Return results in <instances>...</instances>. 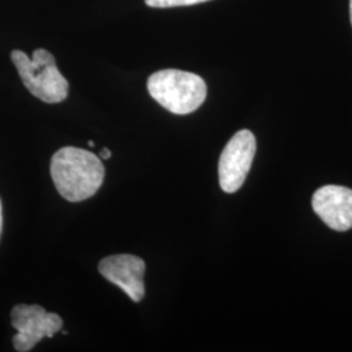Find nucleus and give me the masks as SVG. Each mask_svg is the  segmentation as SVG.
<instances>
[{"label":"nucleus","instance_id":"f257e3e1","mask_svg":"<svg viewBox=\"0 0 352 352\" xmlns=\"http://www.w3.org/2000/svg\"><path fill=\"white\" fill-rule=\"evenodd\" d=\"M50 173L59 195L67 201L80 202L101 188L104 166L91 151L65 146L52 155Z\"/></svg>","mask_w":352,"mask_h":352},{"label":"nucleus","instance_id":"f03ea898","mask_svg":"<svg viewBox=\"0 0 352 352\" xmlns=\"http://www.w3.org/2000/svg\"><path fill=\"white\" fill-rule=\"evenodd\" d=\"M148 90L153 100L176 115L196 111L206 100V84L201 77L179 69L158 71L149 77Z\"/></svg>","mask_w":352,"mask_h":352},{"label":"nucleus","instance_id":"7ed1b4c3","mask_svg":"<svg viewBox=\"0 0 352 352\" xmlns=\"http://www.w3.org/2000/svg\"><path fill=\"white\" fill-rule=\"evenodd\" d=\"M11 58L25 88L36 98L46 103H59L68 97L69 84L58 69L51 52L38 49L30 59L25 52L14 50Z\"/></svg>","mask_w":352,"mask_h":352},{"label":"nucleus","instance_id":"20e7f679","mask_svg":"<svg viewBox=\"0 0 352 352\" xmlns=\"http://www.w3.org/2000/svg\"><path fill=\"white\" fill-rule=\"evenodd\" d=\"M11 321L16 330L13 346L19 352L30 351L39 340L52 338L63 327L60 316L49 314L37 304H19L13 307Z\"/></svg>","mask_w":352,"mask_h":352},{"label":"nucleus","instance_id":"39448f33","mask_svg":"<svg viewBox=\"0 0 352 352\" xmlns=\"http://www.w3.org/2000/svg\"><path fill=\"white\" fill-rule=\"evenodd\" d=\"M256 154V139L251 131L241 129L227 142L218 164L221 188L234 193L241 188Z\"/></svg>","mask_w":352,"mask_h":352},{"label":"nucleus","instance_id":"423d86ee","mask_svg":"<svg viewBox=\"0 0 352 352\" xmlns=\"http://www.w3.org/2000/svg\"><path fill=\"white\" fill-rule=\"evenodd\" d=\"M98 270L109 282L123 289L135 302L144 299L145 263L133 254H113L104 257L98 264Z\"/></svg>","mask_w":352,"mask_h":352},{"label":"nucleus","instance_id":"0eeeda50","mask_svg":"<svg viewBox=\"0 0 352 352\" xmlns=\"http://www.w3.org/2000/svg\"><path fill=\"white\" fill-rule=\"evenodd\" d=\"M316 214L336 231L352 228V189L325 186L317 189L312 199Z\"/></svg>","mask_w":352,"mask_h":352},{"label":"nucleus","instance_id":"6e6552de","mask_svg":"<svg viewBox=\"0 0 352 352\" xmlns=\"http://www.w3.org/2000/svg\"><path fill=\"white\" fill-rule=\"evenodd\" d=\"M209 0H145L146 6L153 8H170V7H184L193 6L199 3H205Z\"/></svg>","mask_w":352,"mask_h":352},{"label":"nucleus","instance_id":"1a4fd4ad","mask_svg":"<svg viewBox=\"0 0 352 352\" xmlns=\"http://www.w3.org/2000/svg\"><path fill=\"white\" fill-rule=\"evenodd\" d=\"M100 155H101L102 160H110L111 158V151H110V149H107V148H103Z\"/></svg>","mask_w":352,"mask_h":352},{"label":"nucleus","instance_id":"9d476101","mask_svg":"<svg viewBox=\"0 0 352 352\" xmlns=\"http://www.w3.org/2000/svg\"><path fill=\"white\" fill-rule=\"evenodd\" d=\"M3 232V209H1V201H0V238Z\"/></svg>","mask_w":352,"mask_h":352},{"label":"nucleus","instance_id":"9b49d317","mask_svg":"<svg viewBox=\"0 0 352 352\" xmlns=\"http://www.w3.org/2000/svg\"><path fill=\"white\" fill-rule=\"evenodd\" d=\"M350 17H351V25H352V0H350Z\"/></svg>","mask_w":352,"mask_h":352},{"label":"nucleus","instance_id":"f8f14e48","mask_svg":"<svg viewBox=\"0 0 352 352\" xmlns=\"http://www.w3.org/2000/svg\"><path fill=\"white\" fill-rule=\"evenodd\" d=\"M89 146L93 148V146H94V141H89Z\"/></svg>","mask_w":352,"mask_h":352}]
</instances>
